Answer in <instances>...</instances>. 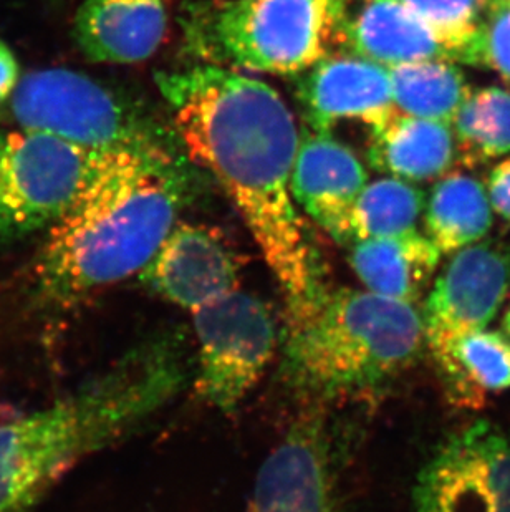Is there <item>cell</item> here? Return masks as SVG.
Returning <instances> with one entry per match:
<instances>
[{
	"instance_id": "obj_18",
	"label": "cell",
	"mask_w": 510,
	"mask_h": 512,
	"mask_svg": "<svg viewBox=\"0 0 510 512\" xmlns=\"http://www.w3.org/2000/svg\"><path fill=\"white\" fill-rule=\"evenodd\" d=\"M453 125L396 113L371 131V165L393 178L421 183L441 178L458 158Z\"/></svg>"
},
{
	"instance_id": "obj_17",
	"label": "cell",
	"mask_w": 510,
	"mask_h": 512,
	"mask_svg": "<svg viewBox=\"0 0 510 512\" xmlns=\"http://www.w3.org/2000/svg\"><path fill=\"white\" fill-rule=\"evenodd\" d=\"M449 401L458 408H481L489 393L510 388V340L477 330L426 343Z\"/></svg>"
},
{
	"instance_id": "obj_1",
	"label": "cell",
	"mask_w": 510,
	"mask_h": 512,
	"mask_svg": "<svg viewBox=\"0 0 510 512\" xmlns=\"http://www.w3.org/2000/svg\"><path fill=\"white\" fill-rule=\"evenodd\" d=\"M156 83L179 146L241 213L290 324L304 319L327 289L290 188L300 135L287 103L264 80L201 63L158 73Z\"/></svg>"
},
{
	"instance_id": "obj_7",
	"label": "cell",
	"mask_w": 510,
	"mask_h": 512,
	"mask_svg": "<svg viewBox=\"0 0 510 512\" xmlns=\"http://www.w3.org/2000/svg\"><path fill=\"white\" fill-rule=\"evenodd\" d=\"M111 153L39 131H0V239L49 231Z\"/></svg>"
},
{
	"instance_id": "obj_14",
	"label": "cell",
	"mask_w": 510,
	"mask_h": 512,
	"mask_svg": "<svg viewBox=\"0 0 510 512\" xmlns=\"http://www.w3.org/2000/svg\"><path fill=\"white\" fill-rule=\"evenodd\" d=\"M368 184L358 156L330 133L304 131L292 170V196L299 208L335 241L348 246L353 208Z\"/></svg>"
},
{
	"instance_id": "obj_3",
	"label": "cell",
	"mask_w": 510,
	"mask_h": 512,
	"mask_svg": "<svg viewBox=\"0 0 510 512\" xmlns=\"http://www.w3.org/2000/svg\"><path fill=\"white\" fill-rule=\"evenodd\" d=\"M183 345L159 335L82 390L0 425V512H32L88 456L130 435L188 382Z\"/></svg>"
},
{
	"instance_id": "obj_5",
	"label": "cell",
	"mask_w": 510,
	"mask_h": 512,
	"mask_svg": "<svg viewBox=\"0 0 510 512\" xmlns=\"http://www.w3.org/2000/svg\"><path fill=\"white\" fill-rule=\"evenodd\" d=\"M348 0H198L181 15L184 50L201 65L299 75L343 45Z\"/></svg>"
},
{
	"instance_id": "obj_12",
	"label": "cell",
	"mask_w": 510,
	"mask_h": 512,
	"mask_svg": "<svg viewBox=\"0 0 510 512\" xmlns=\"http://www.w3.org/2000/svg\"><path fill=\"white\" fill-rule=\"evenodd\" d=\"M239 274L236 252L216 229L179 221L138 276L161 299L193 314L236 290Z\"/></svg>"
},
{
	"instance_id": "obj_4",
	"label": "cell",
	"mask_w": 510,
	"mask_h": 512,
	"mask_svg": "<svg viewBox=\"0 0 510 512\" xmlns=\"http://www.w3.org/2000/svg\"><path fill=\"white\" fill-rule=\"evenodd\" d=\"M424 343L413 304L370 290H325L307 317L290 324L285 382L318 400L365 395L411 367Z\"/></svg>"
},
{
	"instance_id": "obj_29",
	"label": "cell",
	"mask_w": 510,
	"mask_h": 512,
	"mask_svg": "<svg viewBox=\"0 0 510 512\" xmlns=\"http://www.w3.org/2000/svg\"><path fill=\"white\" fill-rule=\"evenodd\" d=\"M497 2H501V4L510 5V0H497Z\"/></svg>"
},
{
	"instance_id": "obj_13",
	"label": "cell",
	"mask_w": 510,
	"mask_h": 512,
	"mask_svg": "<svg viewBox=\"0 0 510 512\" xmlns=\"http://www.w3.org/2000/svg\"><path fill=\"white\" fill-rule=\"evenodd\" d=\"M299 100L313 131L355 120L378 130L398 113L390 70L357 55H330L304 72Z\"/></svg>"
},
{
	"instance_id": "obj_25",
	"label": "cell",
	"mask_w": 510,
	"mask_h": 512,
	"mask_svg": "<svg viewBox=\"0 0 510 512\" xmlns=\"http://www.w3.org/2000/svg\"><path fill=\"white\" fill-rule=\"evenodd\" d=\"M474 67L489 68L510 87V5L487 2L477 35Z\"/></svg>"
},
{
	"instance_id": "obj_16",
	"label": "cell",
	"mask_w": 510,
	"mask_h": 512,
	"mask_svg": "<svg viewBox=\"0 0 510 512\" xmlns=\"http://www.w3.org/2000/svg\"><path fill=\"white\" fill-rule=\"evenodd\" d=\"M343 45L386 68L424 60L459 62L456 52L401 0H363L355 14L350 10Z\"/></svg>"
},
{
	"instance_id": "obj_27",
	"label": "cell",
	"mask_w": 510,
	"mask_h": 512,
	"mask_svg": "<svg viewBox=\"0 0 510 512\" xmlns=\"http://www.w3.org/2000/svg\"><path fill=\"white\" fill-rule=\"evenodd\" d=\"M19 78V63L12 50L0 40V105L9 100Z\"/></svg>"
},
{
	"instance_id": "obj_15",
	"label": "cell",
	"mask_w": 510,
	"mask_h": 512,
	"mask_svg": "<svg viewBox=\"0 0 510 512\" xmlns=\"http://www.w3.org/2000/svg\"><path fill=\"white\" fill-rule=\"evenodd\" d=\"M169 2L85 0L73 25L78 47L93 62H143L163 44Z\"/></svg>"
},
{
	"instance_id": "obj_22",
	"label": "cell",
	"mask_w": 510,
	"mask_h": 512,
	"mask_svg": "<svg viewBox=\"0 0 510 512\" xmlns=\"http://www.w3.org/2000/svg\"><path fill=\"white\" fill-rule=\"evenodd\" d=\"M453 126L458 160L467 170L509 155L510 90L491 85L469 93Z\"/></svg>"
},
{
	"instance_id": "obj_28",
	"label": "cell",
	"mask_w": 510,
	"mask_h": 512,
	"mask_svg": "<svg viewBox=\"0 0 510 512\" xmlns=\"http://www.w3.org/2000/svg\"><path fill=\"white\" fill-rule=\"evenodd\" d=\"M502 329H504V332H506L507 339L510 340V309L509 312H507L506 317H504V322H502Z\"/></svg>"
},
{
	"instance_id": "obj_9",
	"label": "cell",
	"mask_w": 510,
	"mask_h": 512,
	"mask_svg": "<svg viewBox=\"0 0 510 512\" xmlns=\"http://www.w3.org/2000/svg\"><path fill=\"white\" fill-rule=\"evenodd\" d=\"M413 512H510V433L477 421L449 436L418 474Z\"/></svg>"
},
{
	"instance_id": "obj_19",
	"label": "cell",
	"mask_w": 510,
	"mask_h": 512,
	"mask_svg": "<svg viewBox=\"0 0 510 512\" xmlns=\"http://www.w3.org/2000/svg\"><path fill=\"white\" fill-rule=\"evenodd\" d=\"M350 266L373 294L413 304L438 269L441 251L418 231L352 244Z\"/></svg>"
},
{
	"instance_id": "obj_2",
	"label": "cell",
	"mask_w": 510,
	"mask_h": 512,
	"mask_svg": "<svg viewBox=\"0 0 510 512\" xmlns=\"http://www.w3.org/2000/svg\"><path fill=\"white\" fill-rule=\"evenodd\" d=\"M193 198L178 146L115 151L47 231L32 264L42 304L70 309L140 274Z\"/></svg>"
},
{
	"instance_id": "obj_21",
	"label": "cell",
	"mask_w": 510,
	"mask_h": 512,
	"mask_svg": "<svg viewBox=\"0 0 510 512\" xmlns=\"http://www.w3.org/2000/svg\"><path fill=\"white\" fill-rule=\"evenodd\" d=\"M390 70L398 113L453 125L459 108L472 92L466 75L454 62L424 60Z\"/></svg>"
},
{
	"instance_id": "obj_11",
	"label": "cell",
	"mask_w": 510,
	"mask_h": 512,
	"mask_svg": "<svg viewBox=\"0 0 510 512\" xmlns=\"http://www.w3.org/2000/svg\"><path fill=\"white\" fill-rule=\"evenodd\" d=\"M247 512H335L330 440L320 411L295 420L267 456Z\"/></svg>"
},
{
	"instance_id": "obj_23",
	"label": "cell",
	"mask_w": 510,
	"mask_h": 512,
	"mask_svg": "<svg viewBox=\"0 0 510 512\" xmlns=\"http://www.w3.org/2000/svg\"><path fill=\"white\" fill-rule=\"evenodd\" d=\"M423 208V191L405 179L390 176L366 184L350 218L348 246L416 231Z\"/></svg>"
},
{
	"instance_id": "obj_20",
	"label": "cell",
	"mask_w": 510,
	"mask_h": 512,
	"mask_svg": "<svg viewBox=\"0 0 510 512\" xmlns=\"http://www.w3.org/2000/svg\"><path fill=\"white\" fill-rule=\"evenodd\" d=\"M426 234L441 254H453L481 241L492 228V204L486 186L472 174L439 179L426 206Z\"/></svg>"
},
{
	"instance_id": "obj_10",
	"label": "cell",
	"mask_w": 510,
	"mask_h": 512,
	"mask_svg": "<svg viewBox=\"0 0 510 512\" xmlns=\"http://www.w3.org/2000/svg\"><path fill=\"white\" fill-rule=\"evenodd\" d=\"M510 287V242H474L454 252L424 305L426 343L486 330Z\"/></svg>"
},
{
	"instance_id": "obj_6",
	"label": "cell",
	"mask_w": 510,
	"mask_h": 512,
	"mask_svg": "<svg viewBox=\"0 0 510 512\" xmlns=\"http://www.w3.org/2000/svg\"><path fill=\"white\" fill-rule=\"evenodd\" d=\"M9 102L20 130L47 133L90 150L174 146L150 116L75 70L47 68L27 73L19 78Z\"/></svg>"
},
{
	"instance_id": "obj_26",
	"label": "cell",
	"mask_w": 510,
	"mask_h": 512,
	"mask_svg": "<svg viewBox=\"0 0 510 512\" xmlns=\"http://www.w3.org/2000/svg\"><path fill=\"white\" fill-rule=\"evenodd\" d=\"M487 194L492 208L510 223V158L492 168L487 179Z\"/></svg>"
},
{
	"instance_id": "obj_24",
	"label": "cell",
	"mask_w": 510,
	"mask_h": 512,
	"mask_svg": "<svg viewBox=\"0 0 510 512\" xmlns=\"http://www.w3.org/2000/svg\"><path fill=\"white\" fill-rule=\"evenodd\" d=\"M454 50L459 63L474 67L477 35L489 0H401Z\"/></svg>"
},
{
	"instance_id": "obj_8",
	"label": "cell",
	"mask_w": 510,
	"mask_h": 512,
	"mask_svg": "<svg viewBox=\"0 0 510 512\" xmlns=\"http://www.w3.org/2000/svg\"><path fill=\"white\" fill-rule=\"evenodd\" d=\"M198 342L194 390L207 405L232 413L246 400L277 350L269 305L236 289L193 312Z\"/></svg>"
}]
</instances>
